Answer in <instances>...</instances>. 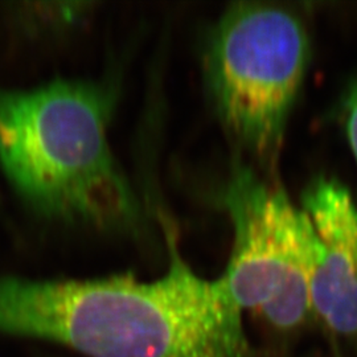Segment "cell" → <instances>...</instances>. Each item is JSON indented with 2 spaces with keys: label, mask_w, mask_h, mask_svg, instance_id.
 Returning a JSON list of instances; mask_svg holds the SVG:
<instances>
[{
  "label": "cell",
  "mask_w": 357,
  "mask_h": 357,
  "mask_svg": "<svg viewBox=\"0 0 357 357\" xmlns=\"http://www.w3.org/2000/svg\"><path fill=\"white\" fill-rule=\"evenodd\" d=\"M112 94L90 81L60 79L0 90V166L45 216L128 228L139 203L112 151Z\"/></svg>",
  "instance_id": "6da1fadb"
},
{
  "label": "cell",
  "mask_w": 357,
  "mask_h": 357,
  "mask_svg": "<svg viewBox=\"0 0 357 357\" xmlns=\"http://www.w3.org/2000/svg\"><path fill=\"white\" fill-rule=\"evenodd\" d=\"M307 61L305 26L284 8L237 3L217 23L208 86L222 125L250 153L264 158L280 147Z\"/></svg>",
  "instance_id": "7a4b0ae2"
},
{
  "label": "cell",
  "mask_w": 357,
  "mask_h": 357,
  "mask_svg": "<svg viewBox=\"0 0 357 357\" xmlns=\"http://www.w3.org/2000/svg\"><path fill=\"white\" fill-rule=\"evenodd\" d=\"M222 200L234 228L221 275L230 296L278 330L301 327L312 312L310 275L318 249L306 212L245 167L233 169Z\"/></svg>",
  "instance_id": "3957f363"
},
{
  "label": "cell",
  "mask_w": 357,
  "mask_h": 357,
  "mask_svg": "<svg viewBox=\"0 0 357 357\" xmlns=\"http://www.w3.org/2000/svg\"><path fill=\"white\" fill-rule=\"evenodd\" d=\"M302 204L318 238L310 275L312 312L337 335L356 336V203L339 180L319 178Z\"/></svg>",
  "instance_id": "277c9868"
},
{
  "label": "cell",
  "mask_w": 357,
  "mask_h": 357,
  "mask_svg": "<svg viewBox=\"0 0 357 357\" xmlns=\"http://www.w3.org/2000/svg\"><path fill=\"white\" fill-rule=\"evenodd\" d=\"M345 132L357 165V84L351 90L345 105Z\"/></svg>",
  "instance_id": "5b68a950"
}]
</instances>
